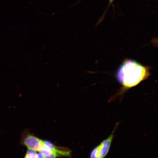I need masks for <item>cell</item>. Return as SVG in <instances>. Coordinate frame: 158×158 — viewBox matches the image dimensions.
Wrapping results in <instances>:
<instances>
[{"instance_id":"obj_1","label":"cell","mask_w":158,"mask_h":158,"mask_svg":"<svg viewBox=\"0 0 158 158\" xmlns=\"http://www.w3.org/2000/svg\"><path fill=\"white\" fill-rule=\"evenodd\" d=\"M149 75V69L136 61L126 60L118 69L116 77L124 88L134 87L147 79Z\"/></svg>"},{"instance_id":"obj_2","label":"cell","mask_w":158,"mask_h":158,"mask_svg":"<svg viewBox=\"0 0 158 158\" xmlns=\"http://www.w3.org/2000/svg\"><path fill=\"white\" fill-rule=\"evenodd\" d=\"M44 158L70 157L72 152L66 147H58L48 141H44L42 148L39 152Z\"/></svg>"},{"instance_id":"obj_3","label":"cell","mask_w":158,"mask_h":158,"mask_svg":"<svg viewBox=\"0 0 158 158\" xmlns=\"http://www.w3.org/2000/svg\"><path fill=\"white\" fill-rule=\"evenodd\" d=\"M118 124L116 123L113 131L108 137L102 141L98 145L96 146L91 151L90 158H105L107 156L111 147L114 137V133Z\"/></svg>"},{"instance_id":"obj_4","label":"cell","mask_w":158,"mask_h":158,"mask_svg":"<svg viewBox=\"0 0 158 158\" xmlns=\"http://www.w3.org/2000/svg\"><path fill=\"white\" fill-rule=\"evenodd\" d=\"M44 141L31 133L29 130H25L21 134V145L26 147L27 149L39 152L43 147Z\"/></svg>"},{"instance_id":"obj_5","label":"cell","mask_w":158,"mask_h":158,"mask_svg":"<svg viewBox=\"0 0 158 158\" xmlns=\"http://www.w3.org/2000/svg\"><path fill=\"white\" fill-rule=\"evenodd\" d=\"M24 158H35L37 155V152L31 149H27Z\"/></svg>"},{"instance_id":"obj_6","label":"cell","mask_w":158,"mask_h":158,"mask_svg":"<svg viewBox=\"0 0 158 158\" xmlns=\"http://www.w3.org/2000/svg\"><path fill=\"white\" fill-rule=\"evenodd\" d=\"M114 1H115V0H109V3L108 7H107V8H106L105 12L104 13V14L103 15H105V14L106 12V11H107L109 8V7L110 6V5L112 4V3H113Z\"/></svg>"},{"instance_id":"obj_7","label":"cell","mask_w":158,"mask_h":158,"mask_svg":"<svg viewBox=\"0 0 158 158\" xmlns=\"http://www.w3.org/2000/svg\"><path fill=\"white\" fill-rule=\"evenodd\" d=\"M35 158H44L40 153H37L36 157Z\"/></svg>"},{"instance_id":"obj_8","label":"cell","mask_w":158,"mask_h":158,"mask_svg":"<svg viewBox=\"0 0 158 158\" xmlns=\"http://www.w3.org/2000/svg\"><path fill=\"white\" fill-rule=\"evenodd\" d=\"M81 1V0H80V1Z\"/></svg>"}]
</instances>
